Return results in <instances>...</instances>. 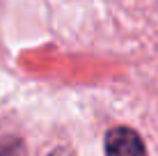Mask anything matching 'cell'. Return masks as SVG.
I'll list each match as a JSON object with an SVG mask.
<instances>
[{"label": "cell", "instance_id": "7a4b0ae2", "mask_svg": "<svg viewBox=\"0 0 158 156\" xmlns=\"http://www.w3.org/2000/svg\"><path fill=\"white\" fill-rule=\"evenodd\" d=\"M0 156H25V145L21 138H0Z\"/></svg>", "mask_w": 158, "mask_h": 156}, {"label": "cell", "instance_id": "6da1fadb", "mask_svg": "<svg viewBox=\"0 0 158 156\" xmlns=\"http://www.w3.org/2000/svg\"><path fill=\"white\" fill-rule=\"evenodd\" d=\"M106 156H147V149L133 129L115 126L106 133Z\"/></svg>", "mask_w": 158, "mask_h": 156}]
</instances>
